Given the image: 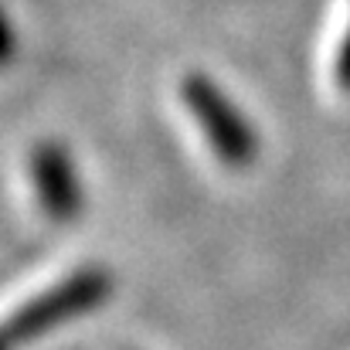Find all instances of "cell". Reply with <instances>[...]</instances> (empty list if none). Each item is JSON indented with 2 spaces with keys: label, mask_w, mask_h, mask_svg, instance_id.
I'll return each mask as SVG.
<instances>
[{
  "label": "cell",
  "mask_w": 350,
  "mask_h": 350,
  "mask_svg": "<svg viewBox=\"0 0 350 350\" xmlns=\"http://www.w3.org/2000/svg\"><path fill=\"white\" fill-rule=\"evenodd\" d=\"M113 296V275L103 265H85L31 296L7 320H0V350H24L38 337L62 330L65 323L99 310Z\"/></svg>",
  "instance_id": "cell-1"
},
{
  "label": "cell",
  "mask_w": 350,
  "mask_h": 350,
  "mask_svg": "<svg viewBox=\"0 0 350 350\" xmlns=\"http://www.w3.org/2000/svg\"><path fill=\"white\" fill-rule=\"evenodd\" d=\"M180 96H184V106L198 119L204 139L215 146V153L225 167L245 170V167L255 163L258 136H255L252 122L245 119V113L221 92V85H215L208 75L194 72L180 82Z\"/></svg>",
  "instance_id": "cell-2"
},
{
  "label": "cell",
  "mask_w": 350,
  "mask_h": 350,
  "mask_svg": "<svg viewBox=\"0 0 350 350\" xmlns=\"http://www.w3.org/2000/svg\"><path fill=\"white\" fill-rule=\"evenodd\" d=\"M31 180H34L38 204L51 221L68 225L82 215V204H85L82 177H79L72 153L62 143L48 139V143H38L31 150Z\"/></svg>",
  "instance_id": "cell-3"
},
{
  "label": "cell",
  "mask_w": 350,
  "mask_h": 350,
  "mask_svg": "<svg viewBox=\"0 0 350 350\" xmlns=\"http://www.w3.org/2000/svg\"><path fill=\"white\" fill-rule=\"evenodd\" d=\"M334 79H337V85L344 92H350V27H347V34H344L340 51H337V62H334Z\"/></svg>",
  "instance_id": "cell-4"
},
{
  "label": "cell",
  "mask_w": 350,
  "mask_h": 350,
  "mask_svg": "<svg viewBox=\"0 0 350 350\" xmlns=\"http://www.w3.org/2000/svg\"><path fill=\"white\" fill-rule=\"evenodd\" d=\"M10 55H14V31H10L7 21L0 17V65L10 62Z\"/></svg>",
  "instance_id": "cell-5"
}]
</instances>
